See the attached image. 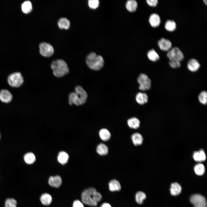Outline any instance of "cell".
Wrapping results in <instances>:
<instances>
[{"instance_id":"1","label":"cell","mask_w":207,"mask_h":207,"mask_svg":"<svg viewBox=\"0 0 207 207\" xmlns=\"http://www.w3.org/2000/svg\"><path fill=\"white\" fill-rule=\"evenodd\" d=\"M102 198L101 195L93 187L85 189L81 194V199L84 204L91 206H95Z\"/></svg>"},{"instance_id":"2","label":"cell","mask_w":207,"mask_h":207,"mask_svg":"<svg viewBox=\"0 0 207 207\" xmlns=\"http://www.w3.org/2000/svg\"><path fill=\"white\" fill-rule=\"evenodd\" d=\"M75 91L71 93L69 95L68 102L70 105L73 104L77 106L84 104L87 97L86 91L80 86H77L75 88Z\"/></svg>"},{"instance_id":"3","label":"cell","mask_w":207,"mask_h":207,"mask_svg":"<svg viewBox=\"0 0 207 207\" xmlns=\"http://www.w3.org/2000/svg\"><path fill=\"white\" fill-rule=\"evenodd\" d=\"M51 67L53 75L56 77L60 78L64 76L69 72V69L66 62L62 59H57L51 63Z\"/></svg>"},{"instance_id":"4","label":"cell","mask_w":207,"mask_h":207,"mask_svg":"<svg viewBox=\"0 0 207 207\" xmlns=\"http://www.w3.org/2000/svg\"><path fill=\"white\" fill-rule=\"evenodd\" d=\"M86 62L89 68L95 70L101 69L103 67L104 64L103 57L93 52L87 55Z\"/></svg>"},{"instance_id":"5","label":"cell","mask_w":207,"mask_h":207,"mask_svg":"<svg viewBox=\"0 0 207 207\" xmlns=\"http://www.w3.org/2000/svg\"><path fill=\"white\" fill-rule=\"evenodd\" d=\"M7 80L10 86L16 88L20 87L24 82L23 78L21 73L19 72L10 74L8 77Z\"/></svg>"},{"instance_id":"6","label":"cell","mask_w":207,"mask_h":207,"mask_svg":"<svg viewBox=\"0 0 207 207\" xmlns=\"http://www.w3.org/2000/svg\"><path fill=\"white\" fill-rule=\"evenodd\" d=\"M166 55L170 60H175L181 62L184 59V55L178 47L172 48L167 51Z\"/></svg>"},{"instance_id":"7","label":"cell","mask_w":207,"mask_h":207,"mask_svg":"<svg viewBox=\"0 0 207 207\" xmlns=\"http://www.w3.org/2000/svg\"><path fill=\"white\" fill-rule=\"evenodd\" d=\"M139 84V89L145 91L150 89L151 87V80L147 75L144 74H140L137 78Z\"/></svg>"},{"instance_id":"8","label":"cell","mask_w":207,"mask_h":207,"mask_svg":"<svg viewBox=\"0 0 207 207\" xmlns=\"http://www.w3.org/2000/svg\"><path fill=\"white\" fill-rule=\"evenodd\" d=\"M190 201L194 207H206L207 203L205 198L199 194L192 195Z\"/></svg>"},{"instance_id":"9","label":"cell","mask_w":207,"mask_h":207,"mask_svg":"<svg viewBox=\"0 0 207 207\" xmlns=\"http://www.w3.org/2000/svg\"><path fill=\"white\" fill-rule=\"evenodd\" d=\"M39 52L41 55L45 57H50L53 54L54 50L53 47L49 43L43 42L39 45Z\"/></svg>"},{"instance_id":"10","label":"cell","mask_w":207,"mask_h":207,"mask_svg":"<svg viewBox=\"0 0 207 207\" xmlns=\"http://www.w3.org/2000/svg\"><path fill=\"white\" fill-rule=\"evenodd\" d=\"M158 45L160 50L164 51H168L172 48L171 42L164 38H161L158 41Z\"/></svg>"},{"instance_id":"11","label":"cell","mask_w":207,"mask_h":207,"mask_svg":"<svg viewBox=\"0 0 207 207\" xmlns=\"http://www.w3.org/2000/svg\"><path fill=\"white\" fill-rule=\"evenodd\" d=\"M12 95L10 92L6 89H3L0 91V100L3 102L8 103L12 99Z\"/></svg>"},{"instance_id":"12","label":"cell","mask_w":207,"mask_h":207,"mask_svg":"<svg viewBox=\"0 0 207 207\" xmlns=\"http://www.w3.org/2000/svg\"><path fill=\"white\" fill-rule=\"evenodd\" d=\"M149 21L152 27L157 28L160 26L161 20L159 15L157 13H154L150 16Z\"/></svg>"},{"instance_id":"13","label":"cell","mask_w":207,"mask_h":207,"mask_svg":"<svg viewBox=\"0 0 207 207\" xmlns=\"http://www.w3.org/2000/svg\"><path fill=\"white\" fill-rule=\"evenodd\" d=\"M193 157L195 161L199 163L204 161L206 159V154L202 149L194 152L193 154Z\"/></svg>"},{"instance_id":"14","label":"cell","mask_w":207,"mask_h":207,"mask_svg":"<svg viewBox=\"0 0 207 207\" xmlns=\"http://www.w3.org/2000/svg\"><path fill=\"white\" fill-rule=\"evenodd\" d=\"M200 67L198 60L194 58L189 59L187 62V67L188 70L192 72L197 71Z\"/></svg>"},{"instance_id":"15","label":"cell","mask_w":207,"mask_h":207,"mask_svg":"<svg viewBox=\"0 0 207 207\" xmlns=\"http://www.w3.org/2000/svg\"><path fill=\"white\" fill-rule=\"evenodd\" d=\"M48 183L50 186L58 188L60 187L62 184V179L59 175L51 176L49 179Z\"/></svg>"},{"instance_id":"16","label":"cell","mask_w":207,"mask_h":207,"mask_svg":"<svg viewBox=\"0 0 207 207\" xmlns=\"http://www.w3.org/2000/svg\"><path fill=\"white\" fill-rule=\"evenodd\" d=\"M131 138L133 144L135 145H140L143 142V137L139 133H135L131 135Z\"/></svg>"},{"instance_id":"17","label":"cell","mask_w":207,"mask_h":207,"mask_svg":"<svg viewBox=\"0 0 207 207\" xmlns=\"http://www.w3.org/2000/svg\"><path fill=\"white\" fill-rule=\"evenodd\" d=\"M69 156L68 154L64 151H61L59 153L57 159L58 162L62 165L66 164L68 161Z\"/></svg>"},{"instance_id":"18","label":"cell","mask_w":207,"mask_h":207,"mask_svg":"<svg viewBox=\"0 0 207 207\" xmlns=\"http://www.w3.org/2000/svg\"><path fill=\"white\" fill-rule=\"evenodd\" d=\"M182 188L181 185L177 183H172L170 189L171 195L176 196L179 195L181 192Z\"/></svg>"},{"instance_id":"19","label":"cell","mask_w":207,"mask_h":207,"mask_svg":"<svg viewBox=\"0 0 207 207\" xmlns=\"http://www.w3.org/2000/svg\"><path fill=\"white\" fill-rule=\"evenodd\" d=\"M136 99L138 103L143 105L147 102L148 97L146 93L139 92L136 95Z\"/></svg>"},{"instance_id":"20","label":"cell","mask_w":207,"mask_h":207,"mask_svg":"<svg viewBox=\"0 0 207 207\" xmlns=\"http://www.w3.org/2000/svg\"><path fill=\"white\" fill-rule=\"evenodd\" d=\"M109 189L112 191H119L121 187L119 181L116 179L111 180L109 183Z\"/></svg>"},{"instance_id":"21","label":"cell","mask_w":207,"mask_h":207,"mask_svg":"<svg viewBox=\"0 0 207 207\" xmlns=\"http://www.w3.org/2000/svg\"><path fill=\"white\" fill-rule=\"evenodd\" d=\"M129 126L131 128L136 129L140 126V121L135 117H133L129 119L127 121Z\"/></svg>"},{"instance_id":"22","label":"cell","mask_w":207,"mask_h":207,"mask_svg":"<svg viewBox=\"0 0 207 207\" xmlns=\"http://www.w3.org/2000/svg\"><path fill=\"white\" fill-rule=\"evenodd\" d=\"M70 22L66 18H61L58 21V25L59 28L61 29H68L70 26Z\"/></svg>"},{"instance_id":"23","label":"cell","mask_w":207,"mask_h":207,"mask_svg":"<svg viewBox=\"0 0 207 207\" xmlns=\"http://www.w3.org/2000/svg\"><path fill=\"white\" fill-rule=\"evenodd\" d=\"M164 28L165 29L168 31L173 32L176 29V23L173 20H168L165 23Z\"/></svg>"},{"instance_id":"24","label":"cell","mask_w":207,"mask_h":207,"mask_svg":"<svg viewBox=\"0 0 207 207\" xmlns=\"http://www.w3.org/2000/svg\"><path fill=\"white\" fill-rule=\"evenodd\" d=\"M126 7L129 12H134L137 9V3L136 1L134 0H128L126 2Z\"/></svg>"},{"instance_id":"25","label":"cell","mask_w":207,"mask_h":207,"mask_svg":"<svg viewBox=\"0 0 207 207\" xmlns=\"http://www.w3.org/2000/svg\"><path fill=\"white\" fill-rule=\"evenodd\" d=\"M147 56L150 60L154 62L158 61L160 58L159 55L154 49H152L148 51Z\"/></svg>"},{"instance_id":"26","label":"cell","mask_w":207,"mask_h":207,"mask_svg":"<svg viewBox=\"0 0 207 207\" xmlns=\"http://www.w3.org/2000/svg\"><path fill=\"white\" fill-rule=\"evenodd\" d=\"M40 199L43 205L46 206L49 205L52 201L51 196L47 193L42 194L40 197Z\"/></svg>"},{"instance_id":"27","label":"cell","mask_w":207,"mask_h":207,"mask_svg":"<svg viewBox=\"0 0 207 207\" xmlns=\"http://www.w3.org/2000/svg\"><path fill=\"white\" fill-rule=\"evenodd\" d=\"M108 148L107 146L103 143L98 144L96 147V151L100 155H105L108 153Z\"/></svg>"},{"instance_id":"28","label":"cell","mask_w":207,"mask_h":207,"mask_svg":"<svg viewBox=\"0 0 207 207\" xmlns=\"http://www.w3.org/2000/svg\"><path fill=\"white\" fill-rule=\"evenodd\" d=\"M99 136L101 139L103 141L109 140L111 137V134L108 130L106 129H102L99 132Z\"/></svg>"},{"instance_id":"29","label":"cell","mask_w":207,"mask_h":207,"mask_svg":"<svg viewBox=\"0 0 207 207\" xmlns=\"http://www.w3.org/2000/svg\"><path fill=\"white\" fill-rule=\"evenodd\" d=\"M24 158L25 162L29 164H33L36 160V158L34 155L31 152L26 154L24 156Z\"/></svg>"},{"instance_id":"30","label":"cell","mask_w":207,"mask_h":207,"mask_svg":"<svg viewBox=\"0 0 207 207\" xmlns=\"http://www.w3.org/2000/svg\"><path fill=\"white\" fill-rule=\"evenodd\" d=\"M194 169L195 174L199 176L203 175L205 171L204 165L200 162L198 163L195 166Z\"/></svg>"},{"instance_id":"31","label":"cell","mask_w":207,"mask_h":207,"mask_svg":"<svg viewBox=\"0 0 207 207\" xmlns=\"http://www.w3.org/2000/svg\"><path fill=\"white\" fill-rule=\"evenodd\" d=\"M22 9L25 14L30 13L32 9V4L30 1H26L24 2L22 5Z\"/></svg>"},{"instance_id":"32","label":"cell","mask_w":207,"mask_h":207,"mask_svg":"<svg viewBox=\"0 0 207 207\" xmlns=\"http://www.w3.org/2000/svg\"><path fill=\"white\" fill-rule=\"evenodd\" d=\"M146 198L145 194L141 191L137 192L135 195V200L136 202L139 204L143 203V201Z\"/></svg>"},{"instance_id":"33","label":"cell","mask_w":207,"mask_h":207,"mask_svg":"<svg viewBox=\"0 0 207 207\" xmlns=\"http://www.w3.org/2000/svg\"><path fill=\"white\" fill-rule=\"evenodd\" d=\"M198 99L201 103L206 105L207 103V93L205 91H202L198 96Z\"/></svg>"},{"instance_id":"34","label":"cell","mask_w":207,"mask_h":207,"mask_svg":"<svg viewBox=\"0 0 207 207\" xmlns=\"http://www.w3.org/2000/svg\"><path fill=\"white\" fill-rule=\"evenodd\" d=\"M5 207H17V202L14 198H7L5 201Z\"/></svg>"},{"instance_id":"35","label":"cell","mask_w":207,"mask_h":207,"mask_svg":"<svg viewBox=\"0 0 207 207\" xmlns=\"http://www.w3.org/2000/svg\"><path fill=\"white\" fill-rule=\"evenodd\" d=\"M99 2L98 0H89L88 4L89 7L92 9H96L99 5Z\"/></svg>"},{"instance_id":"36","label":"cell","mask_w":207,"mask_h":207,"mask_svg":"<svg viewBox=\"0 0 207 207\" xmlns=\"http://www.w3.org/2000/svg\"><path fill=\"white\" fill-rule=\"evenodd\" d=\"M170 66L173 68H177L181 66L180 62L175 60H170L169 62Z\"/></svg>"},{"instance_id":"37","label":"cell","mask_w":207,"mask_h":207,"mask_svg":"<svg viewBox=\"0 0 207 207\" xmlns=\"http://www.w3.org/2000/svg\"><path fill=\"white\" fill-rule=\"evenodd\" d=\"M146 2L149 5L152 7H156L158 3L157 0H147Z\"/></svg>"},{"instance_id":"38","label":"cell","mask_w":207,"mask_h":207,"mask_svg":"<svg viewBox=\"0 0 207 207\" xmlns=\"http://www.w3.org/2000/svg\"><path fill=\"white\" fill-rule=\"evenodd\" d=\"M73 207H84V206L80 201L76 200L73 202Z\"/></svg>"},{"instance_id":"39","label":"cell","mask_w":207,"mask_h":207,"mask_svg":"<svg viewBox=\"0 0 207 207\" xmlns=\"http://www.w3.org/2000/svg\"><path fill=\"white\" fill-rule=\"evenodd\" d=\"M100 207H112L111 206L109 203H103L101 206Z\"/></svg>"},{"instance_id":"40","label":"cell","mask_w":207,"mask_h":207,"mask_svg":"<svg viewBox=\"0 0 207 207\" xmlns=\"http://www.w3.org/2000/svg\"><path fill=\"white\" fill-rule=\"evenodd\" d=\"M203 1L204 2V3L206 5H207V0H203Z\"/></svg>"},{"instance_id":"41","label":"cell","mask_w":207,"mask_h":207,"mask_svg":"<svg viewBox=\"0 0 207 207\" xmlns=\"http://www.w3.org/2000/svg\"><path fill=\"white\" fill-rule=\"evenodd\" d=\"M0 137H1V135H0Z\"/></svg>"}]
</instances>
